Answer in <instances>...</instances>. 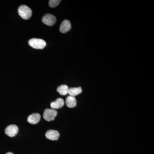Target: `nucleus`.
<instances>
[{
	"label": "nucleus",
	"instance_id": "nucleus-11",
	"mask_svg": "<svg viewBox=\"0 0 154 154\" xmlns=\"http://www.w3.org/2000/svg\"><path fill=\"white\" fill-rule=\"evenodd\" d=\"M82 90L81 87L78 88H69L68 93L69 96H76L77 95L82 93Z\"/></svg>",
	"mask_w": 154,
	"mask_h": 154
},
{
	"label": "nucleus",
	"instance_id": "nucleus-3",
	"mask_svg": "<svg viewBox=\"0 0 154 154\" xmlns=\"http://www.w3.org/2000/svg\"><path fill=\"white\" fill-rule=\"evenodd\" d=\"M57 114V110L53 109L47 108L44 110L43 117L45 120L51 121L54 120Z\"/></svg>",
	"mask_w": 154,
	"mask_h": 154
},
{
	"label": "nucleus",
	"instance_id": "nucleus-2",
	"mask_svg": "<svg viewBox=\"0 0 154 154\" xmlns=\"http://www.w3.org/2000/svg\"><path fill=\"white\" fill-rule=\"evenodd\" d=\"M28 44L33 48L38 49H43L46 45V42L43 39L36 38L30 39Z\"/></svg>",
	"mask_w": 154,
	"mask_h": 154
},
{
	"label": "nucleus",
	"instance_id": "nucleus-12",
	"mask_svg": "<svg viewBox=\"0 0 154 154\" xmlns=\"http://www.w3.org/2000/svg\"><path fill=\"white\" fill-rule=\"evenodd\" d=\"M69 89V87L66 85H62L58 87L57 91L61 95L65 96L68 93Z\"/></svg>",
	"mask_w": 154,
	"mask_h": 154
},
{
	"label": "nucleus",
	"instance_id": "nucleus-14",
	"mask_svg": "<svg viewBox=\"0 0 154 154\" xmlns=\"http://www.w3.org/2000/svg\"><path fill=\"white\" fill-rule=\"evenodd\" d=\"M6 154H14L12 152H9L7 153Z\"/></svg>",
	"mask_w": 154,
	"mask_h": 154
},
{
	"label": "nucleus",
	"instance_id": "nucleus-7",
	"mask_svg": "<svg viewBox=\"0 0 154 154\" xmlns=\"http://www.w3.org/2000/svg\"><path fill=\"white\" fill-rule=\"evenodd\" d=\"M71 28V24L70 22L68 20H64L62 22L60 27V31L61 33H66L68 32L69 30Z\"/></svg>",
	"mask_w": 154,
	"mask_h": 154
},
{
	"label": "nucleus",
	"instance_id": "nucleus-10",
	"mask_svg": "<svg viewBox=\"0 0 154 154\" xmlns=\"http://www.w3.org/2000/svg\"><path fill=\"white\" fill-rule=\"evenodd\" d=\"M66 103L68 107L73 108L76 106V99L74 96H69L66 98Z\"/></svg>",
	"mask_w": 154,
	"mask_h": 154
},
{
	"label": "nucleus",
	"instance_id": "nucleus-8",
	"mask_svg": "<svg viewBox=\"0 0 154 154\" xmlns=\"http://www.w3.org/2000/svg\"><path fill=\"white\" fill-rule=\"evenodd\" d=\"M41 116L38 113H34L28 116V122L31 124H36L40 120Z\"/></svg>",
	"mask_w": 154,
	"mask_h": 154
},
{
	"label": "nucleus",
	"instance_id": "nucleus-13",
	"mask_svg": "<svg viewBox=\"0 0 154 154\" xmlns=\"http://www.w3.org/2000/svg\"><path fill=\"white\" fill-rule=\"evenodd\" d=\"M60 2V0H50L48 5L51 8H55L59 5Z\"/></svg>",
	"mask_w": 154,
	"mask_h": 154
},
{
	"label": "nucleus",
	"instance_id": "nucleus-6",
	"mask_svg": "<svg viewBox=\"0 0 154 154\" xmlns=\"http://www.w3.org/2000/svg\"><path fill=\"white\" fill-rule=\"evenodd\" d=\"M45 137L48 139L52 140H57L60 136L59 132L54 130H48L45 134Z\"/></svg>",
	"mask_w": 154,
	"mask_h": 154
},
{
	"label": "nucleus",
	"instance_id": "nucleus-9",
	"mask_svg": "<svg viewBox=\"0 0 154 154\" xmlns=\"http://www.w3.org/2000/svg\"><path fill=\"white\" fill-rule=\"evenodd\" d=\"M64 105V101L62 98H58L54 102L51 103V107L53 109H59L63 107Z\"/></svg>",
	"mask_w": 154,
	"mask_h": 154
},
{
	"label": "nucleus",
	"instance_id": "nucleus-4",
	"mask_svg": "<svg viewBox=\"0 0 154 154\" xmlns=\"http://www.w3.org/2000/svg\"><path fill=\"white\" fill-rule=\"evenodd\" d=\"M5 131L7 135L11 137H14L18 133L19 128L16 125H11L6 128Z\"/></svg>",
	"mask_w": 154,
	"mask_h": 154
},
{
	"label": "nucleus",
	"instance_id": "nucleus-1",
	"mask_svg": "<svg viewBox=\"0 0 154 154\" xmlns=\"http://www.w3.org/2000/svg\"><path fill=\"white\" fill-rule=\"evenodd\" d=\"M18 14L22 19L28 20L32 16V12L31 9L26 5L20 6L18 9Z\"/></svg>",
	"mask_w": 154,
	"mask_h": 154
},
{
	"label": "nucleus",
	"instance_id": "nucleus-5",
	"mask_svg": "<svg viewBox=\"0 0 154 154\" xmlns=\"http://www.w3.org/2000/svg\"><path fill=\"white\" fill-rule=\"evenodd\" d=\"M42 22L48 26H51L55 24L56 18L53 15L50 14H45L42 18Z\"/></svg>",
	"mask_w": 154,
	"mask_h": 154
}]
</instances>
